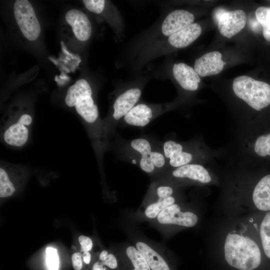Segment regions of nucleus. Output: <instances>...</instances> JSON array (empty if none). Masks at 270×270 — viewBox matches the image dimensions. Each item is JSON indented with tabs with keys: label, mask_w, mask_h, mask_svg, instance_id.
Masks as SVG:
<instances>
[{
	"label": "nucleus",
	"mask_w": 270,
	"mask_h": 270,
	"mask_svg": "<svg viewBox=\"0 0 270 270\" xmlns=\"http://www.w3.org/2000/svg\"><path fill=\"white\" fill-rule=\"evenodd\" d=\"M202 28L198 23H193L184 28L168 36V42L176 48H184L196 40L200 35Z\"/></svg>",
	"instance_id": "nucleus-16"
},
{
	"label": "nucleus",
	"mask_w": 270,
	"mask_h": 270,
	"mask_svg": "<svg viewBox=\"0 0 270 270\" xmlns=\"http://www.w3.org/2000/svg\"><path fill=\"white\" fill-rule=\"evenodd\" d=\"M103 266L102 262H96L94 264L92 270H106Z\"/></svg>",
	"instance_id": "nucleus-32"
},
{
	"label": "nucleus",
	"mask_w": 270,
	"mask_h": 270,
	"mask_svg": "<svg viewBox=\"0 0 270 270\" xmlns=\"http://www.w3.org/2000/svg\"><path fill=\"white\" fill-rule=\"evenodd\" d=\"M15 192V188L10 181L6 172L2 168H0V196L6 198L11 196Z\"/></svg>",
	"instance_id": "nucleus-23"
},
{
	"label": "nucleus",
	"mask_w": 270,
	"mask_h": 270,
	"mask_svg": "<svg viewBox=\"0 0 270 270\" xmlns=\"http://www.w3.org/2000/svg\"><path fill=\"white\" fill-rule=\"evenodd\" d=\"M72 264L75 270H80L82 267V255L80 252H76L72 256Z\"/></svg>",
	"instance_id": "nucleus-29"
},
{
	"label": "nucleus",
	"mask_w": 270,
	"mask_h": 270,
	"mask_svg": "<svg viewBox=\"0 0 270 270\" xmlns=\"http://www.w3.org/2000/svg\"><path fill=\"white\" fill-rule=\"evenodd\" d=\"M175 198L170 196L166 198H158V200L149 204L146 208L144 214L149 218H156L158 214L166 208L174 204Z\"/></svg>",
	"instance_id": "nucleus-20"
},
{
	"label": "nucleus",
	"mask_w": 270,
	"mask_h": 270,
	"mask_svg": "<svg viewBox=\"0 0 270 270\" xmlns=\"http://www.w3.org/2000/svg\"><path fill=\"white\" fill-rule=\"evenodd\" d=\"M224 250L228 264L238 270H254L260 264V248L248 237L229 233L226 237Z\"/></svg>",
	"instance_id": "nucleus-1"
},
{
	"label": "nucleus",
	"mask_w": 270,
	"mask_h": 270,
	"mask_svg": "<svg viewBox=\"0 0 270 270\" xmlns=\"http://www.w3.org/2000/svg\"><path fill=\"white\" fill-rule=\"evenodd\" d=\"M101 262L104 266H106L112 269L116 268L118 266L116 258L112 254H108L104 260Z\"/></svg>",
	"instance_id": "nucleus-30"
},
{
	"label": "nucleus",
	"mask_w": 270,
	"mask_h": 270,
	"mask_svg": "<svg viewBox=\"0 0 270 270\" xmlns=\"http://www.w3.org/2000/svg\"><path fill=\"white\" fill-rule=\"evenodd\" d=\"M82 2L88 10L95 14L101 13L106 4L104 0H84Z\"/></svg>",
	"instance_id": "nucleus-26"
},
{
	"label": "nucleus",
	"mask_w": 270,
	"mask_h": 270,
	"mask_svg": "<svg viewBox=\"0 0 270 270\" xmlns=\"http://www.w3.org/2000/svg\"><path fill=\"white\" fill-rule=\"evenodd\" d=\"M252 200L257 208L264 211H270V174L264 176L256 186Z\"/></svg>",
	"instance_id": "nucleus-17"
},
{
	"label": "nucleus",
	"mask_w": 270,
	"mask_h": 270,
	"mask_svg": "<svg viewBox=\"0 0 270 270\" xmlns=\"http://www.w3.org/2000/svg\"><path fill=\"white\" fill-rule=\"evenodd\" d=\"M108 255V252L106 250H102L100 254L99 260L101 262L104 261Z\"/></svg>",
	"instance_id": "nucleus-33"
},
{
	"label": "nucleus",
	"mask_w": 270,
	"mask_h": 270,
	"mask_svg": "<svg viewBox=\"0 0 270 270\" xmlns=\"http://www.w3.org/2000/svg\"><path fill=\"white\" fill-rule=\"evenodd\" d=\"M222 58V54L218 51L206 53L196 60L194 69L202 77L217 74L224 68Z\"/></svg>",
	"instance_id": "nucleus-12"
},
{
	"label": "nucleus",
	"mask_w": 270,
	"mask_h": 270,
	"mask_svg": "<svg viewBox=\"0 0 270 270\" xmlns=\"http://www.w3.org/2000/svg\"><path fill=\"white\" fill-rule=\"evenodd\" d=\"M260 234L264 254L270 259V211L266 214L262 221Z\"/></svg>",
	"instance_id": "nucleus-19"
},
{
	"label": "nucleus",
	"mask_w": 270,
	"mask_h": 270,
	"mask_svg": "<svg viewBox=\"0 0 270 270\" xmlns=\"http://www.w3.org/2000/svg\"><path fill=\"white\" fill-rule=\"evenodd\" d=\"M32 122L30 115H22L16 123L12 124L5 131L4 135L5 142L14 146L24 145L28 137V130L26 126L30 125Z\"/></svg>",
	"instance_id": "nucleus-8"
},
{
	"label": "nucleus",
	"mask_w": 270,
	"mask_h": 270,
	"mask_svg": "<svg viewBox=\"0 0 270 270\" xmlns=\"http://www.w3.org/2000/svg\"><path fill=\"white\" fill-rule=\"evenodd\" d=\"M78 241L83 252H89L92 250L93 244L90 238L85 236H80L78 237Z\"/></svg>",
	"instance_id": "nucleus-28"
},
{
	"label": "nucleus",
	"mask_w": 270,
	"mask_h": 270,
	"mask_svg": "<svg viewBox=\"0 0 270 270\" xmlns=\"http://www.w3.org/2000/svg\"><path fill=\"white\" fill-rule=\"evenodd\" d=\"M92 96L88 82L80 79L68 88L65 98L66 105L75 107L78 114L88 123L94 122L98 116V106Z\"/></svg>",
	"instance_id": "nucleus-3"
},
{
	"label": "nucleus",
	"mask_w": 270,
	"mask_h": 270,
	"mask_svg": "<svg viewBox=\"0 0 270 270\" xmlns=\"http://www.w3.org/2000/svg\"><path fill=\"white\" fill-rule=\"evenodd\" d=\"M235 94L256 110L270 104V85L246 76L236 78L232 84Z\"/></svg>",
	"instance_id": "nucleus-2"
},
{
	"label": "nucleus",
	"mask_w": 270,
	"mask_h": 270,
	"mask_svg": "<svg viewBox=\"0 0 270 270\" xmlns=\"http://www.w3.org/2000/svg\"><path fill=\"white\" fill-rule=\"evenodd\" d=\"M46 266L48 270H59L60 260L56 248L52 247L46 248Z\"/></svg>",
	"instance_id": "nucleus-25"
},
{
	"label": "nucleus",
	"mask_w": 270,
	"mask_h": 270,
	"mask_svg": "<svg viewBox=\"0 0 270 270\" xmlns=\"http://www.w3.org/2000/svg\"><path fill=\"white\" fill-rule=\"evenodd\" d=\"M172 175L179 178H188L206 184L211 181V177L208 170L202 166L196 164H189L176 168L172 172Z\"/></svg>",
	"instance_id": "nucleus-15"
},
{
	"label": "nucleus",
	"mask_w": 270,
	"mask_h": 270,
	"mask_svg": "<svg viewBox=\"0 0 270 270\" xmlns=\"http://www.w3.org/2000/svg\"><path fill=\"white\" fill-rule=\"evenodd\" d=\"M142 90L138 88H128L120 94L113 105L112 118L118 121L136 105L142 95Z\"/></svg>",
	"instance_id": "nucleus-9"
},
{
	"label": "nucleus",
	"mask_w": 270,
	"mask_h": 270,
	"mask_svg": "<svg viewBox=\"0 0 270 270\" xmlns=\"http://www.w3.org/2000/svg\"><path fill=\"white\" fill-rule=\"evenodd\" d=\"M16 23L24 36L30 41L36 40L40 33V26L34 9L27 0H17L14 6Z\"/></svg>",
	"instance_id": "nucleus-4"
},
{
	"label": "nucleus",
	"mask_w": 270,
	"mask_h": 270,
	"mask_svg": "<svg viewBox=\"0 0 270 270\" xmlns=\"http://www.w3.org/2000/svg\"><path fill=\"white\" fill-rule=\"evenodd\" d=\"M126 252L134 266V270H150L146 260L136 246H128Z\"/></svg>",
	"instance_id": "nucleus-22"
},
{
	"label": "nucleus",
	"mask_w": 270,
	"mask_h": 270,
	"mask_svg": "<svg viewBox=\"0 0 270 270\" xmlns=\"http://www.w3.org/2000/svg\"><path fill=\"white\" fill-rule=\"evenodd\" d=\"M136 248L144 257L152 270H170L162 257L147 244L138 241Z\"/></svg>",
	"instance_id": "nucleus-18"
},
{
	"label": "nucleus",
	"mask_w": 270,
	"mask_h": 270,
	"mask_svg": "<svg viewBox=\"0 0 270 270\" xmlns=\"http://www.w3.org/2000/svg\"><path fill=\"white\" fill-rule=\"evenodd\" d=\"M82 258L85 264H89L91 260L90 254L88 252H84L82 254Z\"/></svg>",
	"instance_id": "nucleus-31"
},
{
	"label": "nucleus",
	"mask_w": 270,
	"mask_h": 270,
	"mask_svg": "<svg viewBox=\"0 0 270 270\" xmlns=\"http://www.w3.org/2000/svg\"><path fill=\"white\" fill-rule=\"evenodd\" d=\"M173 192L172 187L164 184L158 186L156 190V194L158 198H166L170 196Z\"/></svg>",
	"instance_id": "nucleus-27"
},
{
	"label": "nucleus",
	"mask_w": 270,
	"mask_h": 270,
	"mask_svg": "<svg viewBox=\"0 0 270 270\" xmlns=\"http://www.w3.org/2000/svg\"><path fill=\"white\" fill-rule=\"evenodd\" d=\"M66 22L72 26L76 38L82 42L88 40L92 34L90 22L82 12L76 9L69 10L66 14Z\"/></svg>",
	"instance_id": "nucleus-11"
},
{
	"label": "nucleus",
	"mask_w": 270,
	"mask_h": 270,
	"mask_svg": "<svg viewBox=\"0 0 270 270\" xmlns=\"http://www.w3.org/2000/svg\"><path fill=\"white\" fill-rule=\"evenodd\" d=\"M172 73L175 80L182 88L194 91L198 88L200 78L192 67L182 62L176 64L172 68Z\"/></svg>",
	"instance_id": "nucleus-13"
},
{
	"label": "nucleus",
	"mask_w": 270,
	"mask_h": 270,
	"mask_svg": "<svg viewBox=\"0 0 270 270\" xmlns=\"http://www.w3.org/2000/svg\"><path fill=\"white\" fill-rule=\"evenodd\" d=\"M156 218L162 224H177L186 227L194 226L198 220L196 214L191 212L180 211V206L176 204L164 208Z\"/></svg>",
	"instance_id": "nucleus-5"
},
{
	"label": "nucleus",
	"mask_w": 270,
	"mask_h": 270,
	"mask_svg": "<svg viewBox=\"0 0 270 270\" xmlns=\"http://www.w3.org/2000/svg\"><path fill=\"white\" fill-rule=\"evenodd\" d=\"M254 150L260 156H270V133L258 138L254 144Z\"/></svg>",
	"instance_id": "nucleus-24"
},
{
	"label": "nucleus",
	"mask_w": 270,
	"mask_h": 270,
	"mask_svg": "<svg viewBox=\"0 0 270 270\" xmlns=\"http://www.w3.org/2000/svg\"><path fill=\"white\" fill-rule=\"evenodd\" d=\"M255 14L262 28L264 38L270 42V7L260 6L256 10Z\"/></svg>",
	"instance_id": "nucleus-21"
},
{
	"label": "nucleus",
	"mask_w": 270,
	"mask_h": 270,
	"mask_svg": "<svg viewBox=\"0 0 270 270\" xmlns=\"http://www.w3.org/2000/svg\"><path fill=\"white\" fill-rule=\"evenodd\" d=\"M194 14L188 10H176L170 12L162 22L161 30L165 36L170 35L193 24Z\"/></svg>",
	"instance_id": "nucleus-7"
},
{
	"label": "nucleus",
	"mask_w": 270,
	"mask_h": 270,
	"mask_svg": "<svg viewBox=\"0 0 270 270\" xmlns=\"http://www.w3.org/2000/svg\"><path fill=\"white\" fill-rule=\"evenodd\" d=\"M130 148L139 154L138 164L144 172L152 174L156 170L151 161L154 146L147 138H135L130 142Z\"/></svg>",
	"instance_id": "nucleus-10"
},
{
	"label": "nucleus",
	"mask_w": 270,
	"mask_h": 270,
	"mask_svg": "<svg viewBox=\"0 0 270 270\" xmlns=\"http://www.w3.org/2000/svg\"><path fill=\"white\" fill-rule=\"evenodd\" d=\"M246 21V14L242 10L225 12L219 18L218 27L222 36L230 38L244 28Z\"/></svg>",
	"instance_id": "nucleus-6"
},
{
	"label": "nucleus",
	"mask_w": 270,
	"mask_h": 270,
	"mask_svg": "<svg viewBox=\"0 0 270 270\" xmlns=\"http://www.w3.org/2000/svg\"><path fill=\"white\" fill-rule=\"evenodd\" d=\"M158 114L150 106L145 104H136L122 118L127 125L144 127L157 116Z\"/></svg>",
	"instance_id": "nucleus-14"
}]
</instances>
